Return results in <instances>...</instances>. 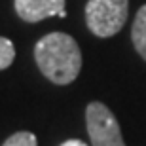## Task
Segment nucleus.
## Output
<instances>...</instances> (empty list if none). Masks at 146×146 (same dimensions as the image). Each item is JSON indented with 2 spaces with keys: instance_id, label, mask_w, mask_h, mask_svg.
<instances>
[{
  "instance_id": "nucleus-3",
  "label": "nucleus",
  "mask_w": 146,
  "mask_h": 146,
  "mask_svg": "<svg viewBox=\"0 0 146 146\" xmlns=\"http://www.w3.org/2000/svg\"><path fill=\"white\" fill-rule=\"evenodd\" d=\"M86 123L93 146H125L118 119L106 104L97 101L87 104Z\"/></svg>"
},
{
  "instance_id": "nucleus-2",
  "label": "nucleus",
  "mask_w": 146,
  "mask_h": 146,
  "mask_svg": "<svg viewBox=\"0 0 146 146\" xmlns=\"http://www.w3.org/2000/svg\"><path fill=\"white\" fill-rule=\"evenodd\" d=\"M129 0H89L86 4L87 29L99 38H108L123 29Z\"/></svg>"
},
{
  "instance_id": "nucleus-5",
  "label": "nucleus",
  "mask_w": 146,
  "mask_h": 146,
  "mask_svg": "<svg viewBox=\"0 0 146 146\" xmlns=\"http://www.w3.org/2000/svg\"><path fill=\"white\" fill-rule=\"evenodd\" d=\"M131 40L135 46L137 53L146 61V4L137 11L133 29H131Z\"/></svg>"
},
{
  "instance_id": "nucleus-6",
  "label": "nucleus",
  "mask_w": 146,
  "mask_h": 146,
  "mask_svg": "<svg viewBox=\"0 0 146 146\" xmlns=\"http://www.w3.org/2000/svg\"><path fill=\"white\" fill-rule=\"evenodd\" d=\"M15 59V48H13V42L8 40V38L0 36V70H4L13 63Z\"/></svg>"
},
{
  "instance_id": "nucleus-1",
  "label": "nucleus",
  "mask_w": 146,
  "mask_h": 146,
  "mask_svg": "<svg viewBox=\"0 0 146 146\" xmlns=\"http://www.w3.org/2000/svg\"><path fill=\"white\" fill-rule=\"evenodd\" d=\"M34 59L40 72L57 86L72 84L82 70L80 46L65 33H51L40 38L34 46Z\"/></svg>"
},
{
  "instance_id": "nucleus-4",
  "label": "nucleus",
  "mask_w": 146,
  "mask_h": 146,
  "mask_svg": "<svg viewBox=\"0 0 146 146\" xmlns=\"http://www.w3.org/2000/svg\"><path fill=\"white\" fill-rule=\"evenodd\" d=\"M15 11L27 23H38L53 15L66 17L65 0H15Z\"/></svg>"
},
{
  "instance_id": "nucleus-7",
  "label": "nucleus",
  "mask_w": 146,
  "mask_h": 146,
  "mask_svg": "<svg viewBox=\"0 0 146 146\" xmlns=\"http://www.w3.org/2000/svg\"><path fill=\"white\" fill-rule=\"evenodd\" d=\"M2 146H38L36 135L31 131H19L15 135H11Z\"/></svg>"
},
{
  "instance_id": "nucleus-8",
  "label": "nucleus",
  "mask_w": 146,
  "mask_h": 146,
  "mask_svg": "<svg viewBox=\"0 0 146 146\" xmlns=\"http://www.w3.org/2000/svg\"><path fill=\"white\" fill-rule=\"evenodd\" d=\"M61 146H87V144H86V142H82V141H78V139H70V141L63 142Z\"/></svg>"
}]
</instances>
